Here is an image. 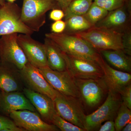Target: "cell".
<instances>
[{
  "label": "cell",
  "instance_id": "2e32d148",
  "mask_svg": "<svg viewBox=\"0 0 131 131\" xmlns=\"http://www.w3.org/2000/svg\"><path fill=\"white\" fill-rule=\"evenodd\" d=\"M103 71L102 78L108 90L119 94L124 88L131 84L130 73L116 69L110 66L103 58L99 63Z\"/></svg>",
  "mask_w": 131,
  "mask_h": 131
},
{
  "label": "cell",
  "instance_id": "277c9868",
  "mask_svg": "<svg viewBox=\"0 0 131 131\" xmlns=\"http://www.w3.org/2000/svg\"><path fill=\"white\" fill-rule=\"evenodd\" d=\"M122 103V98L119 94L108 90L106 99L102 105L94 112L86 115V130H96L103 122L114 121Z\"/></svg>",
  "mask_w": 131,
  "mask_h": 131
},
{
  "label": "cell",
  "instance_id": "3957f363",
  "mask_svg": "<svg viewBox=\"0 0 131 131\" xmlns=\"http://www.w3.org/2000/svg\"><path fill=\"white\" fill-rule=\"evenodd\" d=\"M123 33L111 29L94 26L76 35L82 38L100 52L105 50H123Z\"/></svg>",
  "mask_w": 131,
  "mask_h": 131
},
{
  "label": "cell",
  "instance_id": "d4e9b609",
  "mask_svg": "<svg viewBox=\"0 0 131 131\" xmlns=\"http://www.w3.org/2000/svg\"><path fill=\"white\" fill-rule=\"evenodd\" d=\"M51 124L55 125L59 130L62 131H86L84 129L64 119L58 114L53 117Z\"/></svg>",
  "mask_w": 131,
  "mask_h": 131
},
{
  "label": "cell",
  "instance_id": "484cf974",
  "mask_svg": "<svg viewBox=\"0 0 131 131\" xmlns=\"http://www.w3.org/2000/svg\"><path fill=\"white\" fill-rule=\"evenodd\" d=\"M127 0H94L96 5L108 12L123 6Z\"/></svg>",
  "mask_w": 131,
  "mask_h": 131
},
{
  "label": "cell",
  "instance_id": "6da1fadb",
  "mask_svg": "<svg viewBox=\"0 0 131 131\" xmlns=\"http://www.w3.org/2000/svg\"><path fill=\"white\" fill-rule=\"evenodd\" d=\"M45 37L53 41L61 50L67 54L95 61L98 64L103 58L100 52L76 34L51 32L46 34Z\"/></svg>",
  "mask_w": 131,
  "mask_h": 131
},
{
  "label": "cell",
  "instance_id": "7402d4cb",
  "mask_svg": "<svg viewBox=\"0 0 131 131\" xmlns=\"http://www.w3.org/2000/svg\"><path fill=\"white\" fill-rule=\"evenodd\" d=\"M93 2L94 0H73L64 11V21L73 16L84 15Z\"/></svg>",
  "mask_w": 131,
  "mask_h": 131
},
{
  "label": "cell",
  "instance_id": "cb8c5ba5",
  "mask_svg": "<svg viewBox=\"0 0 131 131\" xmlns=\"http://www.w3.org/2000/svg\"><path fill=\"white\" fill-rule=\"evenodd\" d=\"M131 119V109L122 103L115 119V131H120Z\"/></svg>",
  "mask_w": 131,
  "mask_h": 131
},
{
  "label": "cell",
  "instance_id": "ac0fdd59",
  "mask_svg": "<svg viewBox=\"0 0 131 131\" xmlns=\"http://www.w3.org/2000/svg\"><path fill=\"white\" fill-rule=\"evenodd\" d=\"M24 85L20 70L14 66L0 62V91H21Z\"/></svg>",
  "mask_w": 131,
  "mask_h": 131
},
{
  "label": "cell",
  "instance_id": "30bf717a",
  "mask_svg": "<svg viewBox=\"0 0 131 131\" xmlns=\"http://www.w3.org/2000/svg\"><path fill=\"white\" fill-rule=\"evenodd\" d=\"M39 69L54 89L64 95L80 98V92L74 78L68 71H57L48 66Z\"/></svg>",
  "mask_w": 131,
  "mask_h": 131
},
{
  "label": "cell",
  "instance_id": "e575fe53",
  "mask_svg": "<svg viewBox=\"0 0 131 131\" xmlns=\"http://www.w3.org/2000/svg\"><path fill=\"white\" fill-rule=\"evenodd\" d=\"M6 2V0H0V8Z\"/></svg>",
  "mask_w": 131,
  "mask_h": 131
},
{
  "label": "cell",
  "instance_id": "7c38bea8",
  "mask_svg": "<svg viewBox=\"0 0 131 131\" xmlns=\"http://www.w3.org/2000/svg\"><path fill=\"white\" fill-rule=\"evenodd\" d=\"M9 115L16 125L24 131L59 130L55 125L45 121L36 112L27 110H15L11 112Z\"/></svg>",
  "mask_w": 131,
  "mask_h": 131
},
{
  "label": "cell",
  "instance_id": "7a4b0ae2",
  "mask_svg": "<svg viewBox=\"0 0 131 131\" xmlns=\"http://www.w3.org/2000/svg\"><path fill=\"white\" fill-rule=\"evenodd\" d=\"M55 8H59L54 0H23L21 20L34 32L39 31L45 24L47 12Z\"/></svg>",
  "mask_w": 131,
  "mask_h": 131
},
{
  "label": "cell",
  "instance_id": "8fae6325",
  "mask_svg": "<svg viewBox=\"0 0 131 131\" xmlns=\"http://www.w3.org/2000/svg\"><path fill=\"white\" fill-rule=\"evenodd\" d=\"M20 73L24 85L29 89L45 95L53 101L59 93L49 84L39 69L28 62Z\"/></svg>",
  "mask_w": 131,
  "mask_h": 131
},
{
  "label": "cell",
  "instance_id": "ffe728a7",
  "mask_svg": "<svg viewBox=\"0 0 131 131\" xmlns=\"http://www.w3.org/2000/svg\"><path fill=\"white\" fill-rule=\"evenodd\" d=\"M44 45L48 67L53 70L57 71L66 70V63L60 48L53 41L46 37Z\"/></svg>",
  "mask_w": 131,
  "mask_h": 131
},
{
  "label": "cell",
  "instance_id": "f1b7e54d",
  "mask_svg": "<svg viewBox=\"0 0 131 131\" xmlns=\"http://www.w3.org/2000/svg\"><path fill=\"white\" fill-rule=\"evenodd\" d=\"M119 94L122 98V103L131 109V84L124 88Z\"/></svg>",
  "mask_w": 131,
  "mask_h": 131
},
{
  "label": "cell",
  "instance_id": "ba28073f",
  "mask_svg": "<svg viewBox=\"0 0 131 131\" xmlns=\"http://www.w3.org/2000/svg\"><path fill=\"white\" fill-rule=\"evenodd\" d=\"M66 63V70L73 78L97 79L102 78L103 73L98 63L74 56L62 51Z\"/></svg>",
  "mask_w": 131,
  "mask_h": 131
},
{
  "label": "cell",
  "instance_id": "83f0119b",
  "mask_svg": "<svg viewBox=\"0 0 131 131\" xmlns=\"http://www.w3.org/2000/svg\"><path fill=\"white\" fill-rule=\"evenodd\" d=\"M122 42L123 51L126 54L131 56V29L123 33Z\"/></svg>",
  "mask_w": 131,
  "mask_h": 131
},
{
  "label": "cell",
  "instance_id": "5bb4252c",
  "mask_svg": "<svg viewBox=\"0 0 131 131\" xmlns=\"http://www.w3.org/2000/svg\"><path fill=\"white\" fill-rule=\"evenodd\" d=\"M131 0H127L125 5L108 13L95 26L111 29L121 33L131 29Z\"/></svg>",
  "mask_w": 131,
  "mask_h": 131
},
{
  "label": "cell",
  "instance_id": "f546056e",
  "mask_svg": "<svg viewBox=\"0 0 131 131\" xmlns=\"http://www.w3.org/2000/svg\"><path fill=\"white\" fill-rule=\"evenodd\" d=\"M65 21L61 20L55 21L52 24L51 29L52 32L59 34L63 32L66 28Z\"/></svg>",
  "mask_w": 131,
  "mask_h": 131
},
{
  "label": "cell",
  "instance_id": "603a6c76",
  "mask_svg": "<svg viewBox=\"0 0 131 131\" xmlns=\"http://www.w3.org/2000/svg\"><path fill=\"white\" fill-rule=\"evenodd\" d=\"M108 12L93 3L89 9L84 15V17L93 25L94 26L103 19Z\"/></svg>",
  "mask_w": 131,
  "mask_h": 131
},
{
  "label": "cell",
  "instance_id": "8992f818",
  "mask_svg": "<svg viewBox=\"0 0 131 131\" xmlns=\"http://www.w3.org/2000/svg\"><path fill=\"white\" fill-rule=\"evenodd\" d=\"M57 113L61 117L85 129L86 115L80 98L59 93L54 100Z\"/></svg>",
  "mask_w": 131,
  "mask_h": 131
},
{
  "label": "cell",
  "instance_id": "4fadbf2b",
  "mask_svg": "<svg viewBox=\"0 0 131 131\" xmlns=\"http://www.w3.org/2000/svg\"><path fill=\"white\" fill-rule=\"evenodd\" d=\"M31 35L20 34L17 40L28 62L38 68L48 66L44 44L35 40Z\"/></svg>",
  "mask_w": 131,
  "mask_h": 131
},
{
  "label": "cell",
  "instance_id": "5b68a950",
  "mask_svg": "<svg viewBox=\"0 0 131 131\" xmlns=\"http://www.w3.org/2000/svg\"><path fill=\"white\" fill-rule=\"evenodd\" d=\"M34 32L22 21L21 9L15 3L6 2L0 8V37L19 33L31 35Z\"/></svg>",
  "mask_w": 131,
  "mask_h": 131
},
{
  "label": "cell",
  "instance_id": "e0dca14e",
  "mask_svg": "<svg viewBox=\"0 0 131 131\" xmlns=\"http://www.w3.org/2000/svg\"><path fill=\"white\" fill-rule=\"evenodd\" d=\"M21 91H0V112L8 115L13 111L27 110L37 111L30 102Z\"/></svg>",
  "mask_w": 131,
  "mask_h": 131
},
{
  "label": "cell",
  "instance_id": "836d02e7",
  "mask_svg": "<svg viewBox=\"0 0 131 131\" xmlns=\"http://www.w3.org/2000/svg\"><path fill=\"white\" fill-rule=\"evenodd\" d=\"M122 131H131V121L128 123L122 129Z\"/></svg>",
  "mask_w": 131,
  "mask_h": 131
},
{
  "label": "cell",
  "instance_id": "4dcf8cb0",
  "mask_svg": "<svg viewBox=\"0 0 131 131\" xmlns=\"http://www.w3.org/2000/svg\"><path fill=\"white\" fill-rule=\"evenodd\" d=\"M64 17V13L62 9L55 8L52 9L49 14V18L54 21L61 20Z\"/></svg>",
  "mask_w": 131,
  "mask_h": 131
},
{
  "label": "cell",
  "instance_id": "1f68e13d",
  "mask_svg": "<svg viewBox=\"0 0 131 131\" xmlns=\"http://www.w3.org/2000/svg\"><path fill=\"white\" fill-rule=\"evenodd\" d=\"M98 131H115L114 121L113 120L107 121L105 122L103 125L100 127Z\"/></svg>",
  "mask_w": 131,
  "mask_h": 131
},
{
  "label": "cell",
  "instance_id": "9c48e42d",
  "mask_svg": "<svg viewBox=\"0 0 131 131\" xmlns=\"http://www.w3.org/2000/svg\"><path fill=\"white\" fill-rule=\"evenodd\" d=\"M18 34L14 33L0 37V62L14 66L20 70L28 61L18 43Z\"/></svg>",
  "mask_w": 131,
  "mask_h": 131
},
{
  "label": "cell",
  "instance_id": "44dd1931",
  "mask_svg": "<svg viewBox=\"0 0 131 131\" xmlns=\"http://www.w3.org/2000/svg\"><path fill=\"white\" fill-rule=\"evenodd\" d=\"M66 28L64 32L76 34L83 32L94 26L92 25L84 15H76L65 20Z\"/></svg>",
  "mask_w": 131,
  "mask_h": 131
},
{
  "label": "cell",
  "instance_id": "9a60e30c",
  "mask_svg": "<svg viewBox=\"0 0 131 131\" xmlns=\"http://www.w3.org/2000/svg\"><path fill=\"white\" fill-rule=\"evenodd\" d=\"M22 91L42 119L46 122L51 123L53 117L57 114L54 101L47 95L26 87H24Z\"/></svg>",
  "mask_w": 131,
  "mask_h": 131
},
{
  "label": "cell",
  "instance_id": "d6a6232c",
  "mask_svg": "<svg viewBox=\"0 0 131 131\" xmlns=\"http://www.w3.org/2000/svg\"><path fill=\"white\" fill-rule=\"evenodd\" d=\"M56 2L59 8L64 12L69 4L73 0H54Z\"/></svg>",
  "mask_w": 131,
  "mask_h": 131
},
{
  "label": "cell",
  "instance_id": "4316f807",
  "mask_svg": "<svg viewBox=\"0 0 131 131\" xmlns=\"http://www.w3.org/2000/svg\"><path fill=\"white\" fill-rule=\"evenodd\" d=\"M0 131H24L16 125L12 119L0 115Z\"/></svg>",
  "mask_w": 131,
  "mask_h": 131
},
{
  "label": "cell",
  "instance_id": "d590c367",
  "mask_svg": "<svg viewBox=\"0 0 131 131\" xmlns=\"http://www.w3.org/2000/svg\"><path fill=\"white\" fill-rule=\"evenodd\" d=\"M6 1L10 3H14L16 1V0H6Z\"/></svg>",
  "mask_w": 131,
  "mask_h": 131
},
{
  "label": "cell",
  "instance_id": "52a82bcc",
  "mask_svg": "<svg viewBox=\"0 0 131 131\" xmlns=\"http://www.w3.org/2000/svg\"><path fill=\"white\" fill-rule=\"evenodd\" d=\"M74 79L80 92V100L83 106L88 108H94L100 105L108 92L102 78Z\"/></svg>",
  "mask_w": 131,
  "mask_h": 131
},
{
  "label": "cell",
  "instance_id": "d6986e66",
  "mask_svg": "<svg viewBox=\"0 0 131 131\" xmlns=\"http://www.w3.org/2000/svg\"><path fill=\"white\" fill-rule=\"evenodd\" d=\"M100 52L110 66L118 70L131 73V56L123 50H105Z\"/></svg>",
  "mask_w": 131,
  "mask_h": 131
}]
</instances>
